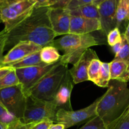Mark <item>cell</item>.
<instances>
[{
	"instance_id": "obj_1",
	"label": "cell",
	"mask_w": 129,
	"mask_h": 129,
	"mask_svg": "<svg viewBox=\"0 0 129 129\" xmlns=\"http://www.w3.org/2000/svg\"><path fill=\"white\" fill-rule=\"evenodd\" d=\"M49 7L34 8L28 17L9 31L6 47L24 41L32 42L42 47L50 45L56 35L49 21Z\"/></svg>"
},
{
	"instance_id": "obj_2",
	"label": "cell",
	"mask_w": 129,
	"mask_h": 129,
	"mask_svg": "<svg viewBox=\"0 0 129 129\" xmlns=\"http://www.w3.org/2000/svg\"><path fill=\"white\" fill-rule=\"evenodd\" d=\"M129 106V88L126 83L111 79L108 90L101 96L96 113L108 126L120 118Z\"/></svg>"
},
{
	"instance_id": "obj_3",
	"label": "cell",
	"mask_w": 129,
	"mask_h": 129,
	"mask_svg": "<svg viewBox=\"0 0 129 129\" xmlns=\"http://www.w3.org/2000/svg\"><path fill=\"white\" fill-rule=\"evenodd\" d=\"M98 45L96 38L91 34L84 35L68 34L54 40L49 45L63 52L60 59L63 64H75L82 54L91 47Z\"/></svg>"
},
{
	"instance_id": "obj_4",
	"label": "cell",
	"mask_w": 129,
	"mask_h": 129,
	"mask_svg": "<svg viewBox=\"0 0 129 129\" xmlns=\"http://www.w3.org/2000/svg\"><path fill=\"white\" fill-rule=\"evenodd\" d=\"M68 69V65L59 60L54 68L29 91L27 96H31L38 100L53 101Z\"/></svg>"
},
{
	"instance_id": "obj_5",
	"label": "cell",
	"mask_w": 129,
	"mask_h": 129,
	"mask_svg": "<svg viewBox=\"0 0 129 129\" xmlns=\"http://www.w3.org/2000/svg\"><path fill=\"white\" fill-rule=\"evenodd\" d=\"M34 0H0V15L8 32L29 16L35 8Z\"/></svg>"
},
{
	"instance_id": "obj_6",
	"label": "cell",
	"mask_w": 129,
	"mask_h": 129,
	"mask_svg": "<svg viewBox=\"0 0 129 129\" xmlns=\"http://www.w3.org/2000/svg\"><path fill=\"white\" fill-rule=\"evenodd\" d=\"M58 109L53 100H41L27 96L26 107L21 121L25 124H35L42 121L56 122Z\"/></svg>"
},
{
	"instance_id": "obj_7",
	"label": "cell",
	"mask_w": 129,
	"mask_h": 129,
	"mask_svg": "<svg viewBox=\"0 0 129 129\" xmlns=\"http://www.w3.org/2000/svg\"><path fill=\"white\" fill-rule=\"evenodd\" d=\"M0 102L9 112L22 120L26 107L27 96L21 84L0 89Z\"/></svg>"
},
{
	"instance_id": "obj_8",
	"label": "cell",
	"mask_w": 129,
	"mask_h": 129,
	"mask_svg": "<svg viewBox=\"0 0 129 129\" xmlns=\"http://www.w3.org/2000/svg\"><path fill=\"white\" fill-rule=\"evenodd\" d=\"M101 98V96L88 107L78 110H67L59 108L56 113V122L63 124L64 129H67L87 120H91L97 115L96 108Z\"/></svg>"
},
{
	"instance_id": "obj_9",
	"label": "cell",
	"mask_w": 129,
	"mask_h": 129,
	"mask_svg": "<svg viewBox=\"0 0 129 129\" xmlns=\"http://www.w3.org/2000/svg\"><path fill=\"white\" fill-rule=\"evenodd\" d=\"M59 61L54 64L48 65L15 69L16 75L26 96L29 91L47 73H49L53 68H54Z\"/></svg>"
},
{
	"instance_id": "obj_10",
	"label": "cell",
	"mask_w": 129,
	"mask_h": 129,
	"mask_svg": "<svg viewBox=\"0 0 129 129\" xmlns=\"http://www.w3.org/2000/svg\"><path fill=\"white\" fill-rule=\"evenodd\" d=\"M119 0H107L97 6L99 14L101 31L104 35L116 28V13Z\"/></svg>"
},
{
	"instance_id": "obj_11",
	"label": "cell",
	"mask_w": 129,
	"mask_h": 129,
	"mask_svg": "<svg viewBox=\"0 0 129 129\" xmlns=\"http://www.w3.org/2000/svg\"><path fill=\"white\" fill-rule=\"evenodd\" d=\"M48 15L52 30L56 36L70 34L71 15L68 9L49 7Z\"/></svg>"
},
{
	"instance_id": "obj_12",
	"label": "cell",
	"mask_w": 129,
	"mask_h": 129,
	"mask_svg": "<svg viewBox=\"0 0 129 129\" xmlns=\"http://www.w3.org/2000/svg\"><path fill=\"white\" fill-rule=\"evenodd\" d=\"M42 48L32 42H20L14 45L3 57L1 66H8L20 61L30 54L40 51Z\"/></svg>"
},
{
	"instance_id": "obj_13",
	"label": "cell",
	"mask_w": 129,
	"mask_h": 129,
	"mask_svg": "<svg viewBox=\"0 0 129 129\" xmlns=\"http://www.w3.org/2000/svg\"><path fill=\"white\" fill-rule=\"evenodd\" d=\"M96 58H98L96 52L89 48L87 49L80 57L78 60L73 64V67L69 69V72L74 84L89 81L87 76L89 66L92 59Z\"/></svg>"
},
{
	"instance_id": "obj_14",
	"label": "cell",
	"mask_w": 129,
	"mask_h": 129,
	"mask_svg": "<svg viewBox=\"0 0 129 129\" xmlns=\"http://www.w3.org/2000/svg\"><path fill=\"white\" fill-rule=\"evenodd\" d=\"M73 84V79L68 69L53 100L58 108L72 110L70 98Z\"/></svg>"
},
{
	"instance_id": "obj_15",
	"label": "cell",
	"mask_w": 129,
	"mask_h": 129,
	"mask_svg": "<svg viewBox=\"0 0 129 129\" xmlns=\"http://www.w3.org/2000/svg\"><path fill=\"white\" fill-rule=\"evenodd\" d=\"M99 20L71 15L70 34L84 35L101 30Z\"/></svg>"
},
{
	"instance_id": "obj_16",
	"label": "cell",
	"mask_w": 129,
	"mask_h": 129,
	"mask_svg": "<svg viewBox=\"0 0 129 129\" xmlns=\"http://www.w3.org/2000/svg\"><path fill=\"white\" fill-rule=\"evenodd\" d=\"M110 78L127 83L129 81V66L125 62L113 60L110 63Z\"/></svg>"
},
{
	"instance_id": "obj_17",
	"label": "cell",
	"mask_w": 129,
	"mask_h": 129,
	"mask_svg": "<svg viewBox=\"0 0 129 129\" xmlns=\"http://www.w3.org/2000/svg\"><path fill=\"white\" fill-rule=\"evenodd\" d=\"M70 15L73 16H81L89 19H96L99 20L98 7L91 3L87 5L78 7L73 10H70Z\"/></svg>"
},
{
	"instance_id": "obj_18",
	"label": "cell",
	"mask_w": 129,
	"mask_h": 129,
	"mask_svg": "<svg viewBox=\"0 0 129 129\" xmlns=\"http://www.w3.org/2000/svg\"><path fill=\"white\" fill-rule=\"evenodd\" d=\"M40 51L30 54V55L27 56L26 57L22 59L20 61L13 63V64L8 66H10L14 69H18V68H27V67L48 65V64H44L42 61L41 59H40Z\"/></svg>"
},
{
	"instance_id": "obj_19",
	"label": "cell",
	"mask_w": 129,
	"mask_h": 129,
	"mask_svg": "<svg viewBox=\"0 0 129 129\" xmlns=\"http://www.w3.org/2000/svg\"><path fill=\"white\" fill-rule=\"evenodd\" d=\"M40 59L46 64H52L60 60L61 55L58 50L51 45H47L42 48L40 51Z\"/></svg>"
},
{
	"instance_id": "obj_20",
	"label": "cell",
	"mask_w": 129,
	"mask_h": 129,
	"mask_svg": "<svg viewBox=\"0 0 129 129\" xmlns=\"http://www.w3.org/2000/svg\"><path fill=\"white\" fill-rule=\"evenodd\" d=\"M116 27H121L125 24L128 23L129 21V7L125 0H119L116 8Z\"/></svg>"
},
{
	"instance_id": "obj_21",
	"label": "cell",
	"mask_w": 129,
	"mask_h": 129,
	"mask_svg": "<svg viewBox=\"0 0 129 129\" xmlns=\"http://www.w3.org/2000/svg\"><path fill=\"white\" fill-rule=\"evenodd\" d=\"M102 63V62H101L98 58H96L92 59L89 66L87 71L88 80L93 82L95 84L97 83L99 76Z\"/></svg>"
},
{
	"instance_id": "obj_22",
	"label": "cell",
	"mask_w": 129,
	"mask_h": 129,
	"mask_svg": "<svg viewBox=\"0 0 129 129\" xmlns=\"http://www.w3.org/2000/svg\"><path fill=\"white\" fill-rule=\"evenodd\" d=\"M20 84V81L16 74L15 69L13 68L0 80V89L15 86Z\"/></svg>"
},
{
	"instance_id": "obj_23",
	"label": "cell",
	"mask_w": 129,
	"mask_h": 129,
	"mask_svg": "<svg viewBox=\"0 0 129 129\" xmlns=\"http://www.w3.org/2000/svg\"><path fill=\"white\" fill-rule=\"evenodd\" d=\"M110 80L111 78H110V63L102 62L99 76L96 85L101 88H106L108 87Z\"/></svg>"
},
{
	"instance_id": "obj_24",
	"label": "cell",
	"mask_w": 129,
	"mask_h": 129,
	"mask_svg": "<svg viewBox=\"0 0 129 129\" xmlns=\"http://www.w3.org/2000/svg\"><path fill=\"white\" fill-rule=\"evenodd\" d=\"M123 45L120 51L115 54L114 60L125 62L129 66V44L122 35Z\"/></svg>"
},
{
	"instance_id": "obj_25",
	"label": "cell",
	"mask_w": 129,
	"mask_h": 129,
	"mask_svg": "<svg viewBox=\"0 0 129 129\" xmlns=\"http://www.w3.org/2000/svg\"><path fill=\"white\" fill-rule=\"evenodd\" d=\"M78 129H107V126L98 115H96Z\"/></svg>"
},
{
	"instance_id": "obj_26",
	"label": "cell",
	"mask_w": 129,
	"mask_h": 129,
	"mask_svg": "<svg viewBox=\"0 0 129 129\" xmlns=\"http://www.w3.org/2000/svg\"><path fill=\"white\" fill-rule=\"evenodd\" d=\"M108 37V43L110 46H113L119 42L121 41L122 40V34L120 33V30L118 28H115L113 30L110 31L107 35Z\"/></svg>"
},
{
	"instance_id": "obj_27",
	"label": "cell",
	"mask_w": 129,
	"mask_h": 129,
	"mask_svg": "<svg viewBox=\"0 0 129 129\" xmlns=\"http://www.w3.org/2000/svg\"><path fill=\"white\" fill-rule=\"evenodd\" d=\"M107 129H129V118H118L109 125Z\"/></svg>"
},
{
	"instance_id": "obj_28",
	"label": "cell",
	"mask_w": 129,
	"mask_h": 129,
	"mask_svg": "<svg viewBox=\"0 0 129 129\" xmlns=\"http://www.w3.org/2000/svg\"><path fill=\"white\" fill-rule=\"evenodd\" d=\"M8 32L5 29L0 31V66L3 58V52L6 47V42L8 39Z\"/></svg>"
},
{
	"instance_id": "obj_29",
	"label": "cell",
	"mask_w": 129,
	"mask_h": 129,
	"mask_svg": "<svg viewBox=\"0 0 129 129\" xmlns=\"http://www.w3.org/2000/svg\"><path fill=\"white\" fill-rule=\"evenodd\" d=\"M19 118L15 117L14 115L7 111L5 112L1 117H0V122L5 125L8 126V125L11 124V123L14 122L15 121L17 120Z\"/></svg>"
},
{
	"instance_id": "obj_30",
	"label": "cell",
	"mask_w": 129,
	"mask_h": 129,
	"mask_svg": "<svg viewBox=\"0 0 129 129\" xmlns=\"http://www.w3.org/2000/svg\"><path fill=\"white\" fill-rule=\"evenodd\" d=\"M93 0H72L66 8L69 10H73L78 7L92 3Z\"/></svg>"
},
{
	"instance_id": "obj_31",
	"label": "cell",
	"mask_w": 129,
	"mask_h": 129,
	"mask_svg": "<svg viewBox=\"0 0 129 129\" xmlns=\"http://www.w3.org/2000/svg\"><path fill=\"white\" fill-rule=\"evenodd\" d=\"M34 124H25L18 119L7 126V129H30Z\"/></svg>"
},
{
	"instance_id": "obj_32",
	"label": "cell",
	"mask_w": 129,
	"mask_h": 129,
	"mask_svg": "<svg viewBox=\"0 0 129 129\" xmlns=\"http://www.w3.org/2000/svg\"><path fill=\"white\" fill-rule=\"evenodd\" d=\"M36 2L35 8L51 7L55 5L57 0H34Z\"/></svg>"
},
{
	"instance_id": "obj_33",
	"label": "cell",
	"mask_w": 129,
	"mask_h": 129,
	"mask_svg": "<svg viewBox=\"0 0 129 129\" xmlns=\"http://www.w3.org/2000/svg\"><path fill=\"white\" fill-rule=\"evenodd\" d=\"M52 123L53 122L51 121H42L34 124L30 129H48Z\"/></svg>"
},
{
	"instance_id": "obj_34",
	"label": "cell",
	"mask_w": 129,
	"mask_h": 129,
	"mask_svg": "<svg viewBox=\"0 0 129 129\" xmlns=\"http://www.w3.org/2000/svg\"><path fill=\"white\" fill-rule=\"evenodd\" d=\"M72 1V0H57L56 3L50 8H66L68 5V4Z\"/></svg>"
},
{
	"instance_id": "obj_35",
	"label": "cell",
	"mask_w": 129,
	"mask_h": 129,
	"mask_svg": "<svg viewBox=\"0 0 129 129\" xmlns=\"http://www.w3.org/2000/svg\"><path fill=\"white\" fill-rule=\"evenodd\" d=\"M12 69L10 66H0V80Z\"/></svg>"
},
{
	"instance_id": "obj_36",
	"label": "cell",
	"mask_w": 129,
	"mask_h": 129,
	"mask_svg": "<svg viewBox=\"0 0 129 129\" xmlns=\"http://www.w3.org/2000/svg\"><path fill=\"white\" fill-rule=\"evenodd\" d=\"M122 45H123V40H121V41L119 42H118L117 44H116L115 45H114L113 46L111 47H112V50L114 52V54H117V53L120 51V49H121Z\"/></svg>"
},
{
	"instance_id": "obj_37",
	"label": "cell",
	"mask_w": 129,
	"mask_h": 129,
	"mask_svg": "<svg viewBox=\"0 0 129 129\" xmlns=\"http://www.w3.org/2000/svg\"><path fill=\"white\" fill-rule=\"evenodd\" d=\"M48 129H64V127L63 124H61V123H53L49 126Z\"/></svg>"
},
{
	"instance_id": "obj_38",
	"label": "cell",
	"mask_w": 129,
	"mask_h": 129,
	"mask_svg": "<svg viewBox=\"0 0 129 129\" xmlns=\"http://www.w3.org/2000/svg\"><path fill=\"white\" fill-rule=\"evenodd\" d=\"M122 35H123V37L125 38V39L126 40L127 42L129 44V21L127 26H126V28H125V32H124Z\"/></svg>"
},
{
	"instance_id": "obj_39",
	"label": "cell",
	"mask_w": 129,
	"mask_h": 129,
	"mask_svg": "<svg viewBox=\"0 0 129 129\" xmlns=\"http://www.w3.org/2000/svg\"><path fill=\"white\" fill-rule=\"evenodd\" d=\"M120 119H126V118H129V106L127 108V109L125 110V112H124L122 114V115L120 117Z\"/></svg>"
},
{
	"instance_id": "obj_40",
	"label": "cell",
	"mask_w": 129,
	"mask_h": 129,
	"mask_svg": "<svg viewBox=\"0 0 129 129\" xmlns=\"http://www.w3.org/2000/svg\"><path fill=\"white\" fill-rule=\"evenodd\" d=\"M7 109L5 108V106H4L2 104V103L0 102V117H1V116H2L5 112H7Z\"/></svg>"
},
{
	"instance_id": "obj_41",
	"label": "cell",
	"mask_w": 129,
	"mask_h": 129,
	"mask_svg": "<svg viewBox=\"0 0 129 129\" xmlns=\"http://www.w3.org/2000/svg\"><path fill=\"white\" fill-rule=\"evenodd\" d=\"M107 1V0H93L92 3H93L94 5H96V6H98L99 5H100V4L101 3L104 2V1Z\"/></svg>"
},
{
	"instance_id": "obj_42",
	"label": "cell",
	"mask_w": 129,
	"mask_h": 129,
	"mask_svg": "<svg viewBox=\"0 0 129 129\" xmlns=\"http://www.w3.org/2000/svg\"><path fill=\"white\" fill-rule=\"evenodd\" d=\"M0 129H7V126L0 122Z\"/></svg>"
},
{
	"instance_id": "obj_43",
	"label": "cell",
	"mask_w": 129,
	"mask_h": 129,
	"mask_svg": "<svg viewBox=\"0 0 129 129\" xmlns=\"http://www.w3.org/2000/svg\"><path fill=\"white\" fill-rule=\"evenodd\" d=\"M125 2H126V3L127 4L128 6L129 7V0H125Z\"/></svg>"
},
{
	"instance_id": "obj_44",
	"label": "cell",
	"mask_w": 129,
	"mask_h": 129,
	"mask_svg": "<svg viewBox=\"0 0 129 129\" xmlns=\"http://www.w3.org/2000/svg\"><path fill=\"white\" fill-rule=\"evenodd\" d=\"M3 23V21H2V20H1V15H0V23Z\"/></svg>"
}]
</instances>
